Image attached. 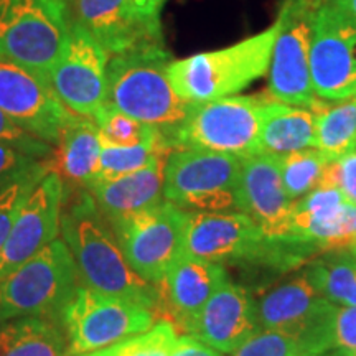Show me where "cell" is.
Masks as SVG:
<instances>
[{
	"label": "cell",
	"mask_w": 356,
	"mask_h": 356,
	"mask_svg": "<svg viewBox=\"0 0 356 356\" xmlns=\"http://www.w3.org/2000/svg\"><path fill=\"white\" fill-rule=\"evenodd\" d=\"M95 122L101 147H134L154 139L159 134L157 129L145 126L108 104L102 106L96 114Z\"/></svg>",
	"instance_id": "obj_30"
},
{
	"label": "cell",
	"mask_w": 356,
	"mask_h": 356,
	"mask_svg": "<svg viewBox=\"0 0 356 356\" xmlns=\"http://www.w3.org/2000/svg\"><path fill=\"white\" fill-rule=\"evenodd\" d=\"M269 97L261 92L193 104L188 118L163 139L172 150H211L236 157L257 155L261 109Z\"/></svg>",
	"instance_id": "obj_6"
},
{
	"label": "cell",
	"mask_w": 356,
	"mask_h": 356,
	"mask_svg": "<svg viewBox=\"0 0 356 356\" xmlns=\"http://www.w3.org/2000/svg\"><path fill=\"white\" fill-rule=\"evenodd\" d=\"M48 172H51L48 159H35L13 147L0 144V190L26 177L47 175Z\"/></svg>",
	"instance_id": "obj_32"
},
{
	"label": "cell",
	"mask_w": 356,
	"mask_h": 356,
	"mask_svg": "<svg viewBox=\"0 0 356 356\" xmlns=\"http://www.w3.org/2000/svg\"><path fill=\"white\" fill-rule=\"evenodd\" d=\"M312 113L315 114V149L330 160L356 150V96L335 106L318 101Z\"/></svg>",
	"instance_id": "obj_27"
},
{
	"label": "cell",
	"mask_w": 356,
	"mask_h": 356,
	"mask_svg": "<svg viewBox=\"0 0 356 356\" xmlns=\"http://www.w3.org/2000/svg\"><path fill=\"white\" fill-rule=\"evenodd\" d=\"M2 356H70L61 322L26 317L0 323Z\"/></svg>",
	"instance_id": "obj_25"
},
{
	"label": "cell",
	"mask_w": 356,
	"mask_h": 356,
	"mask_svg": "<svg viewBox=\"0 0 356 356\" xmlns=\"http://www.w3.org/2000/svg\"><path fill=\"white\" fill-rule=\"evenodd\" d=\"M172 152L173 150L160 132L154 139L134 147H101L97 180H113L129 175L150 165L155 159L170 155Z\"/></svg>",
	"instance_id": "obj_28"
},
{
	"label": "cell",
	"mask_w": 356,
	"mask_h": 356,
	"mask_svg": "<svg viewBox=\"0 0 356 356\" xmlns=\"http://www.w3.org/2000/svg\"><path fill=\"white\" fill-rule=\"evenodd\" d=\"M243 159L211 150H173L163 168V200L188 213L238 211Z\"/></svg>",
	"instance_id": "obj_7"
},
{
	"label": "cell",
	"mask_w": 356,
	"mask_h": 356,
	"mask_svg": "<svg viewBox=\"0 0 356 356\" xmlns=\"http://www.w3.org/2000/svg\"><path fill=\"white\" fill-rule=\"evenodd\" d=\"M167 0H134L136 7L144 13V15L150 17V19L160 20V13L165 6Z\"/></svg>",
	"instance_id": "obj_39"
},
{
	"label": "cell",
	"mask_w": 356,
	"mask_h": 356,
	"mask_svg": "<svg viewBox=\"0 0 356 356\" xmlns=\"http://www.w3.org/2000/svg\"><path fill=\"white\" fill-rule=\"evenodd\" d=\"M70 40L66 0H0V56L47 78Z\"/></svg>",
	"instance_id": "obj_5"
},
{
	"label": "cell",
	"mask_w": 356,
	"mask_h": 356,
	"mask_svg": "<svg viewBox=\"0 0 356 356\" xmlns=\"http://www.w3.org/2000/svg\"><path fill=\"white\" fill-rule=\"evenodd\" d=\"M332 3H335L337 7H340L356 20V0H332Z\"/></svg>",
	"instance_id": "obj_40"
},
{
	"label": "cell",
	"mask_w": 356,
	"mask_h": 356,
	"mask_svg": "<svg viewBox=\"0 0 356 356\" xmlns=\"http://www.w3.org/2000/svg\"><path fill=\"white\" fill-rule=\"evenodd\" d=\"M305 2H309L310 6H314L315 8H320L322 6H325V3L332 2V0H305Z\"/></svg>",
	"instance_id": "obj_43"
},
{
	"label": "cell",
	"mask_w": 356,
	"mask_h": 356,
	"mask_svg": "<svg viewBox=\"0 0 356 356\" xmlns=\"http://www.w3.org/2000/svg\"><path fill=\"white\" fill-rule=\"evenodd\" d=\"M274 241L241 211L188 213L185 254L269 274Z\"/></svg>",
	"instance_id": "obj_11"
},
{
	"label": "cell",
	"mask_w": 356,
	"mask_h": 356,
	"mask_svg": "<svg viewBox=\"0 0 356 356\" xmlns=\"http://www.w3.org/2000/svg\"><path fill=\"white\" fill-rule=\"evenodd\" d=\"M310 74L320 99L343 101L356 96V20L332 2L315 12Z\"/></svg>",
	"instance_id": "obj_13"
},
{
	"label": "cell",
	"mask_w": 356,
	"mask_h": 356,
	"mask_svg": "<svg viewBox=\"0 0 356 356\" xmlns=\"http://www.w3.org/2000/svg\"><path fill=\"white\" fill-rule=\"evenodd\" d=\"M348 249H350V251H351V252H353V254L356 256V246H351V248H348Z\"/></svg>",
	"instance_id": "obj_45"
},
{
	"label": "cell",
	"mask_w": 356,
	"mask_h": 356,
	"mask_svg": "<svg viewBox=\"0 0 356 356\" xmlns=\"http://www.w3.org/2000/svg\"><path fill=\"white\" fill-rule=\"evenodd\" d=\"M101 140L95 119L68 111L50 159L51 172L68 188L89 190L99 177Z\"/></svg>",
	"instance_id": "obj_22"
},
{
	"label": "cell",
	"mask_w": 356,
	"mask_h": 356,
	"mask_svg": "<svg viewBox=\"0 0 356 356\" xmlns=\"http://www.w3.org/2000/svg\"><path fill=\"white\" fill-rule=\"evenodd\" d=\"M261 330L251 291L229 279L207 302L186 335L198 338L221 353H234Z\"/></svg>",
	"instance_id": "obj_20"
},
{
	"label": "cell",
	"mask_w": 356,
	"mask_h": 356,
	"mask_svg": "<svg viewBox=\"0 0 356 356\" xmlns=\"http://www.w3.org/2000/svg\"><path fill=\"white\" fill-rule=\"evenodd\" d=\"M0 111L37 139L56 145L68 109L47 78L0 56Z\"/></svg>",
	"instance_id": "obj_15"
},
{
	"label": "cell",
	"mask_w": 356,
	"mask_h": 356,
	"mask_svg": "<svg viewBox=\"0 0 356 356\" xmlns=\"http://www.w3.org/2000/svg\"><path fill=\"white\" fill-rule=\"evenodd\" d=\"M356 348V305L338 307L335 322V350Z\"/></svg>",
	"instance_id": "obj_37"
},
{
	"label": "cell",
	"mask_w": 356,
	"mask_h": 356,
	"mask_svg": "<svg viewBox=\"0 0 356 356\" xmlns=\"http://www.w3.org/2000/svg\"><path fill=\"white\" fill-rule=\"evenodd\" d=\"M109 53L81 25L70 20V40L48 83L71 113L95 119L108 96Z\"/></svg>",
	"instance_id": "obj_14"
},
{
	"label": "cell",
	"mask_w": 356,
	"mask_h": 356,
	"mask_svg": "<svg viewBox=\"0 0 356 356\" xmlns=\"http://www.w3.org/2000/svg\"><path fill=\"white\" fill-rule=\"evenodd\" d=\"M233 356H302L291 337L273 330H261L234 351Z\"/></svg>",
	"instance_id": "obj_34"
},
{
	"label": "cell",
	"mask_w": 356,
	"mask_h": 356,
	"mask_svg": "<svg viewBox=\"0 0 356 356\" xmlns=\"http://www.w3.org/2000/svg\"><path fill=\"white\" fill-rule=\"evenodd\" d=\"M279 160L284 190L292 202L318 188L325 167L330 162V159L318 149H304L279 157Z\"/></svg>",
	"instance_id": "obj_29"
},
{
	"label": "cell",
	"mask_w": 356,
	"mask_h": 356,
	"mask_svg": "<svg viewBox=\"0 0 356 356\" xmlns=\"http://www.w3.org/2000/svg\"><path fill=\"white\" fill-rule=\"evenodd\" d=\"M351 246H356V226H355V233H353V241H351ZM350 246V248H351Z\"/></svg>",
	"instance_id": "obj_44"
},
{
	"label": "cell",
	"mask_w": 356,
	"mask_h": 356,
	"mask_svg": "<svg viewBox=\"0 0 356 356\" xmlns=\"http://www.w3.org/2000/svg\"><path fill=\"white\" fill-rule=\"evenodd\" d=\"M60 234L73 256L81 286L136 302L160 318L157 286L140 279L129 266L91 191L66 186Z\"/></svg>",
	"instance_id": "obj_1"
},
{
	"label": "cell",
	"mask_w": 356,
	"mask_h": 356,
	"mask_svg": "<svg viewBox=\"0 0 356 356\" xmlns=\"http://www.w3.org/2000/svg\"><path fill=\"white\" fill-rule=\"evenodd\" d=\"M172 356H222L218 350L211 348L198 338L191 335H181L177 338V343L173 346Z\"/></svg>",
	"instance_id": "obj_38"
},
{
	"label": "cell",
	"mask_w": 356,
	"mask_h": 356,
	"mask_svg": "<svg viewBox=\"0 0 356 356\" xmlns=\"http://www.w3.org/2000/svg\"><path fill=\"white\" fill-rule=\"evenodd\" d=\"M256 304L262 330L293 338L302 356L335 350L338 305L320 297L304 273L267 291Z\"/></svg>",
	"instance_id": "obj_8"
},
{
	"label": "cell",
	"mask_w": 356,
	"mask_h": 356,
	"mask_svg": "<svg viewBox=\"0 0 356 356\" xmlns=\"http://www.w3.org/2000/svg\"><path fill=\"white\" fill-rule=\"evenodd\" d=\"M78 286L73 256L63 239H55L0 280V323L26 317L61 322Z\"/></svg>",
	"instance_id": "obj_4"
},
{
	"label": "cell",
	"mask_w": 356,
	"mask_h": 356,
	"mask_svg": "<svg viewBox=\"0 0 356 356\" xmlns=\"http://www.w3.org/2000/svg\"><path fill=\"white\" fill-rule=\"evenodd\" d=\"M43 177L44 175L26 177L24 180L15 181V184L8 185L7 188L0 190V249H2L3 243L7 241L8 233H10L13 222L19 216L22 204L25 203L30 191L35 188V185Z\"/></svg>",
	"instance_id": "obj_33"
},
{
	"label": "cell",
	"mask_w": 356,
	"mask_h": 356,
	"mask_svg": "<svg viewBox=\"0 0 356 356\" xmlns=\"http://www.w3.org/2000/svg\"><path fill=\"white\" fill-rule=\"evenodd\" d=\"M322 356H325V355H322Z\"/></svg>",
	"instance_id": "obj_47"
},
{
	"label": "cell",
	"mask_w": 356,
	"mask_h": 356,
	"mask_svg": "<svg viewBox=\"0 0 356 356\" xmlns=\"http://www.w3.org/2000/svg\"><path fill=\"white\" fill-rule=\"evenodd\" d=\"M186 218L188 211L163 200L109 225L134 273L157 286L185 254Z\"/></svg>",
	"instance_id": "obj_10"
},
{
	"label": "cell",
	"mask_w": 356,
	"mask_h": 356,
	"mask_svg": "<svg viewBox=\"0 0 356 356\" xmlns=\"http://www.w3.org/2000/svg\"><path fill=\"white\" fill-rule=\"evenodd\" d=\"M178 332L165 318L157 320L152 328L113 346V356H172Z\"/></svg>",
	"instance_id": "obj_31"
},
{
	"label": "cell",
	"mask_w": 356,
	"mask_h": 356,
	"mask_svg": "<svg viewBox=\"0 0 356 356\" xmlns=\"http://www.w3.org/2000/svg\"><path fill=\"white\" fill-rule=\"evenodd\" d=\"M275 35L274 24L231 47L173 60L168 79L177 95L191 104L236 96L269 71Z\"/></svg>",
	"instance_id": "obj_3"
},
{
	"label": "cell",
	"mask_w": 356,
	"mask_h": 356,
	"mask_svg": "<svg viewBox=\"0 0 356 356\" xmlns=\"http://www.w3.org/2000/svg\"><path fill=\"white\" fill-rule=\"evenodd\" d=\"M332 356H356V348H338Z\"/></svg>",
	"instance_id": "obj_41"
},
{
	"label": "cell",
	"mask_w": 356,
	"mask_h": 356,
	"mask_svg": "<svg viewBox=\"0 0 356 356\" xmlns=\"http://www.w3.org/2000/svg\"><path fill=\"white\" fill-rule=\"evenodd\" d=\"M228 280V273L218 262L184 254L157 284L160 318L168 320L177 332L188 333L207 302Z\"/></svg>",
	"instance_id": "obj_19"
},
{
	"label": "cell",
	"mask_w": 356,
	"mask_h": 356,
	"mask_svg": "<svg viewBox=\"0 0 356 356\" xmlns=\"http://www.w3.org/2000/svg\"><path fill=\"white\" fill-rule=\"evenodd\" d=\"M312 287L338 307L356 305V256L350 249L322 252L304 269Z\"/></svg>",
	"instance_id": "obj_26"
},
{
	"label": "cell",
	"mask_w": 356,
	"mask_h": 356,
	"mask_svg": "<svg viewBox=\"0 0 356 356\" xmlns=\"http://www.w3.org/2000/svg\"><path fill=\"white\" fill-rule=\"evenodd\" d=\"M65 197L66 185L56 172H48L30 191L0 249V280L58 238Z\"/></svg>",
	"instance_id": "obj_16"
},
{
	"label": "cell",
	"mask_w": 356,
	"mask_h": 356,
	"mask_svg": "<svg viewBox=\"0 0 356 356\" xmlns=\"http://www.w3.org/2000/svg\"><path fill=\"white\" fill-rule=\"evenodd\" d=\"M318 188H338L356 207V150L327 163Z\"/></svg>",
	"instance_id": "obj_35"
},
{
	"label": "cell",
	"mask_w": 356,
	"mask_h": 356,
	"mask_svg": "<svg viewBox=\"0 0 356 356\" xmlns=\"http://www.w3.org/2000/svg\"><path fill=\"white\" fill-rule=\"evenodd\" d=\"M168 155L129 175L97 180L89 188L108 222L122 220L163 202V168Z\"/></svg>",
	"instance_id": "obj_23"
},
{
	"label": "cell",
	"mask_w": 356,
	"mask_h": 356,
	"mask_svg": "<svg viewBox=\"0 0 356 356\" xmlns=\"http://www.w3.org/2000/svg\"><path fill=\"white\" fill-rule=\"evenodd\" d=\"M173 60L165 44L111 56L106 104L167 136L193 108L177 95L168 79Z\"/></svg>",
	"instance_id": "obj_2"
},
{
	"label": "cell",
	"mask_w": 356,
	"mask_h": 356,
	"mask_svg": "<svg viewBox=\"0 0 356 356\" xmlns=\"http://www.w3.org/2000/svg\"><path fill=\"white\" fill-rule=\"evenodd\" d=\"M318 8L305 0H284L275 26L267 95L284 104L314 111L318 104L310 74L312 25Z\"/></svg>",
	"instance_id": "obj_12"
},
{
	"label": "cell",
	"mask_w": 356,
	"mask_h": 356,
	"mask_svg": "<svg viewBox=\"0 0 356 356\" xmlns=\"http://www.w3.org/2000/svg\"><path fill=\"white\" fill-rule=\"evenodd\" d=\"M0 356H2V350H0Z\"/></svg>",
	"instance_id": "obj_46"
},
{
	"label": "cell",
	"mask_w": 356,
	"mask_h": 356,
	"mask_svg": "<svg viewBox=\"0 0 356 356\" xmlns=\"http://www.w3.org/2000/svg\"><path fill=\"white\" fill-rule=\"evenodd\" d=\"M79 356H113V346H109V348H104V350H99V351H92V353L79 355Z\"/></svg>",
	"instance_id": "obj_42"
},
{
	"label": "cell",
	"mask_w": 356,
	"mask_h": 356,
	"mask_svg": "<svg viewBox=\"0 0 356 356\" xmlns=\"http://www.w3.org/2000/svg\"><path fill=\"white\" fill-rule=\"evenodd\" d=\"M157 314L122 297L108 296L79 284L61 315L70 356L114 346L152 328Z\"/></svg>",
	"instance_id": "obj_9"
},
{
	"label": "cell",
	"mask_w": 356,
	"mask_h": 356,
	"mask_svg": "<svg viewBox=\"0 0 356 356\" xmlns=\"http://www.w3.org/2000/svg\"><path fill=\"white\" fill-rule=\"evenodd\" d=\"M70 20L81 25L109 56L163 43L160 20L150 19L134 0H66Z\"/></svg>",
	"instance_id": "obj_17"
},
{
	"label": "cell",
	"mask_w": 356,
	"mask_h": 356,
	"mask_svg": "<svg viewBox=\"0 0 356 356\" xmlns=\"http://www.w3.org/2000/svg\"><path fill=\"white\" fill-rule=\"evenodd\" d=\"M356 226V207L338 188H317L297 200L292 213V238L320 252L348 249Z\"/></svg>",
	"instance_id": "obj_21"
},
{
	"label": "cell",
	"mask_w": 356,
	"mask_h": 356,
	"mask_svg": "<svg viewBox=\"0 0 356 356\" xmlns=\"http://www.w3.org/2000/svg\"><path fill=\"white\" fill-rule=\"evenodd\" d=\"M0 144L13 147L26 155L35 159H50L53 155V145L37 139L32 134L25 132L24 129L10 121L6 114L0 111Z\"/></svg>",
	"instance_id": "obj_36"
},
{
	"label": "cell",
	"mask_w": 356,
	"mask_h": 356,
	"mask_svg": "<svg viewBox=\"0 0 356 356\" xmlns=\"http://www.w3.org/2000/svg\"><path fill=\"white\" fill-rule=\"evenodd\" d=\"M315 114L299 106L269 97L261 109L257 155L284 157L304 149H315Z\"/></svg>",
	"instance_id": "obj_24"
},
{
	"label": "cell",
	"mask_w": 356,
	"mask_h": 356,
	"mask_svg": "<svg viewBox=\"0 0 356 356\" xmlns=\"http://www.w3.org/2000/svg\"><path fill=\"white\" fill-rule=\"evenodd\" d=\"M293 204L282 184L279 157L251 155L243 159L238 190V211L259 226L266 238L291 234Z\"/></svg>",
	"instance_id": "obj_18"
}]
</instances>
